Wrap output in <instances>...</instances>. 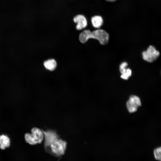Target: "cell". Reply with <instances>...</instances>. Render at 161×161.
Here are the masks:
<instances>
[{
    "label": "cell",
    "mask_w": 161,
    "mask_h": 161,
    "mask_svg": "<svg viewBox=\"0 0 161 161\" xmlns=\"http://www.w3.org/2000/svg\"><path fill=\"white\" fill-rule=\"evenodd\" d=\"M44 137V148L49 154L59 157L65 152L66 142L60 139L56 132L53 130H42Z\"/></svg>",
    "instance_id": "1"
},
{
    "label": "cell",
    "mask_w": 161,
    "mask_h": 161,
    "mask_svg": "<svg viewBox=\"0 0 161 161\" xmlns=\"http://www.w3.org/2000/svg\"><path fill=\"white\" fill-rule=\"evenodd\" d=\"M109 36L105 30L98 29L92 31L87 30L83 31L79 36V40L82 43L86 42L89 38L95 39L98 40L103 45L106 44L108 42Z\"/></svg>",
    "instance_id": "2"
},
{
    "label": "cell",
    "mask_w": 161,
    "mask_h": 161,
    "mask_svg": "<svg viewBox=\"0 0 161 161\" xmlns=\"http://www.w3.org/2000/svg\"><path fill=\"white\" fill-rule=\"evenodd\" d=\"M31 133L25 134L24 137L26 142L31 145L41 143L44 138L43 131L38 128L34 127L31 130Z\"/></svg>",
    "instance_id": "3"
},
{
    "label": "cell",
    "mask_w": 161,
    "mask_h": 161,
    "mask_svg": "<svg viewBox=\"0 0 161 161\" xmlns=\"http://www.w3.org/2000/svg\"><path fill=\"white\" fill-rule=\"evenodd\" d=\"M160 55L159 52L152 45L150 46L146 51L142 53L143 59L145 61L152 63L155 61Z\"/></svg>",
    "instance_id": "4"
},
{
    "label": "cell",
    "mask_w": 161,
    "mask_h": 161,
    "mask_svg": "<svg viewBox=\"0 0 161 161\" xmlns=\"http://www.w3.org/2000/svg\"><path fill=\"white\" fill-rule=\"evenodd\" d=\"M126 105L129 112H134L137 111L138 107L141 105L140 99L137 96L131 95L127 101Z\"/></svg>",
    "instance_id": "5"
},
{
    "label": "cell",
    "mask_w": 161,
    "mask_h": 161,
    "mask_svg": "<svg viewBox=\"0 0 161 161\" xmlns=\"http://www.w3.org/2000/svg\"><path fill=\"white\" fill-rule=\"evenodd\" d=\"M73 21L75 23L77 24L76 28L78 30H80L85 28L87 25V22L86 18L82 15H78L75 17L73 18Z\"/></svg>",
    "instance_id": "6"
},
{
    "label": "cell",
    "mask_w": 161,
    "mask_h": 161,
    "mask_svg": "<svg viewBox=\"0 0 161 161\" xmlns=\"http://www.w3.org/2000/svg\"><path fill=\"white\" fill-rule=\"evenodd\" d=\"M10 144L9 137L7 135L2 134L0 135V148L4 149L9 147Z\"/></svg>",
    "instance_id": "7"
},
{
    "label": "cell",
    "mask_w": 161,
    "mask_h": 161,
    "mask_svg": "<svg viewBox=\"0 0 161 161\" xmlns=\"http://www.w3.org/2000/svg\"><path fill=\"white\" fill-rule=\"evenodd\" d=\"M44 65L46 69L52 71L55 69L57 66V63L54 59H49L44 61Z\"/></svg>",
    "instance_id": "8"
},
{
    "label": "cell",
    "mask_w": 161,
    "mask_h": 161,
    "mask_svg": "<svg viewBox=\"0 0 161 161\" xmlns=\"http://www.w3.org/2000/svg\"><path fill=\"white\" fill-rule=\"evenodd\" d=\"M93 26L96 28H100L103 24V20L102 17L99 16H96L92 17L91 19Z\"/></svg>",
    "instance_id": "9"
},
{
    "label": "cell",
    "mask_w": 161,
    "mask_h": 161,
    "mask_svg": "<svg viewBox=\"0 0 161 161\" xmlns=\"http://www.w3.org/2000/svg\"><path fill=\"white\" fill-rule=\"evenodd\" d=\"M120 72L121 74V78L125 80H128L132 74L131 70L127 67L120 71Z\"/></svg>",
    "instance_id": "10"
},
{
    "label": "cell",
    "mask_w": 161,
    "mask_h": 161,
    "mask_svg": "<svg viewBox=\"0 0 161 161\" xmlns=\"http://www.w3.org/2000/svg\"><path fill=\"white\" fill-rule=\"evenodd\" d=\"M161 147H158L154 149V154L156 160L159 161L161 160Z\"/></svg>",
    "instance_id": "11"
},
{
    "label": "cell",
    "mask_w": 161,
    "mask_h": 161,
    "mask_svg": "<svg viewBox=\"0 0 161 161\" xmlns=\"http://www.w3.org/2000/svg\"><path fill=\"white\" fill-rule=\"evenodd\" d=\"M128 65V63L126 62H124L122 63L120 66V71L123 69L126 68V67Z\"/></svg>",
    "instance_id": "12"
},
{
    "label": "cell",
    "mask_w": 161,
    "mask_h": 161,
    "mask_svg": "<svg viewBox=\"0 0 161 161\" xmlns=\"http://www.w3.org/2000/svg\"><path fill=\"white\" fill-rule=\"evenodd\" d=\"M105 0L109 2H113L116 1V0Z\"/></svg>",
    "instance_id": "13"
}]
</instances>
